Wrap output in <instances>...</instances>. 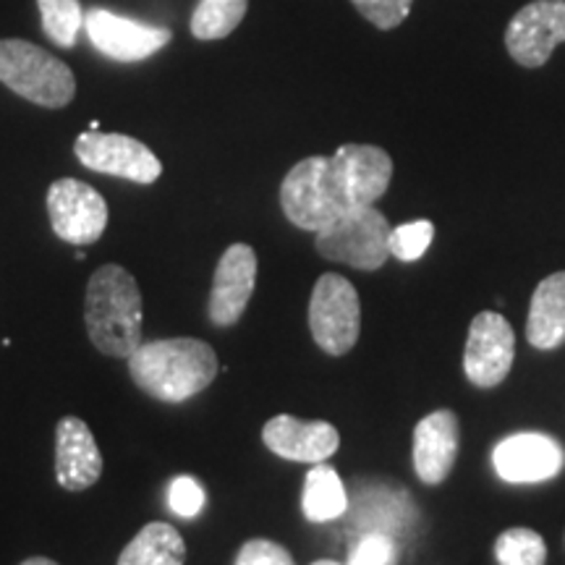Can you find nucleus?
I'll use <instances>...</instances> for the list:
<instances>
[{
  "label": "nucleus",
  "instance_id": "obj_1",
  "mask_svg": "<svg viewBox=\"0 0 565 565\" xmlns=\"http://www.w3.org/2000/svg\"><path fill=\"white\" fill-rule=\"evenodd\" d=\"M393 179L391 154L372 145H343L335 154L296 162L280 186V207L296 228L322 231L349 210L372 207Z\"/></svg>",
  "mask_w": 565,
  "mask_h": 565
},
{
  "label": "nucleus",
  "instance_id": "obj_2",
  "mask_svg": "<svg viewBox=\"0 0 565 565\" xmlns=\"http://www.w3.org/2000/svg\"><path fill=\"white\" fill-rule=\"evenodd\" d=\"M139 391L162 404H181L207 391L217 374V353L200 338H162L141 343L129 356Z\"/></svg>",
  "mask_w": 565,
  "mask_h": 565
},
{
  "label": "nucleus",
  "instance_id": "obj_3",
  "mask_svg": "<svg viewBox=\"0 0 565 565\" xmlns=\"http://www.w3.org/2000/svg\"><path fill=\"white\" fill-rule=\"evenodd\" d=\"M84 322L97 351L113 359H129L141 345V294L137 280L121 265H103L89 278L84 299Z\"/></svg>",
  "mask_w": 565,
  "mask_h": 565
},
{
  "label": "nucleus",
  "instance_id": "obj_4",
  "mask_svg": "<svg viewBox=\"0 0 565 565\" xmlns=\"http://www.w3.org/2000/svg\"><path fill=\"white\" fill-rule=\"evenodd\" d=\"M0 82L42 108H66L76 95L66 63L26 40H0Z\"/></svg>",
  "mask_w": 565,
  "mask_h": 565
},
{
  "label": "nucleus",
  "instance_id": "obj_5",
  "mask_svg": "<svg viewBox=\"0 0 565 565\" xmlns=\"http://www.w3.org/2000/svg\"><path fill=\"white\" fill-rule=\"evenodd\" d=\"M391 223L377 207H356L317 231L320 257L356 270H380L391 259Z\"/></svg>",
  "mask_w": 565,
  "mask_h": 565
},
{
  "label": "nucleus",
  "instance_id": "obj_6",
  "mask_svg": "<svg viewBox=\"0 0 565 565\" xmlns=\"http://www.w3.org/2000/svg\"><path fill=\"white\" fill-rule=\"evenodd\" d=\"M309 330L315 343L330 356H343L359 341L362 307L359 294L343 275L324 273L309 299Z\"/></svg>",
  "mask_w": 565,
  "mask_h": 565
},
{
  "label": "nucleus",
  "instance_id": "obj_7",
  "mask_svg": "<svg viewBox=\"0 0 565 565\" xmlns=\"http://www.w3.org/2000/svg\"><path fill=\"white\" fill-rule=\"evenodd\" d=\"M47 215L55 236L74 246L95 244L108 225V202L89 183L61 179L47 189Z\"/></svg>",
  "mask_w": 565,
  "mask_h": 565
},
{
  "label": "nucleus",
  "instance_id": "obj_8",
  "mask_svg": "<svg viewBox=\"0 0 565 565\" xmlns=\"http://www.w3.org/2000/svg\"><path fill=\"white\" fill-rule=\"evenodd\" d=\"M74 152L89 171L118 175L134 183H154L162 173L158 154L126 134L87 131L76 139Z\"/></svg>",
  "mask_w": 565,
  "mask_h": 565
},
{
  "label": "nucleus",
  "instance_id": "obj_9",
  "mask_svg": "<svg viewBox=\"0 0 565 565\" xmlns=\"http://www.w3.org/2000/svg\"><path fill=\"white\" fill-rule=\"evenodd\" d=\"M565 42V0H532L511 19L505 47L524 68H540Z\"/></svg>",
  "mask_w": 565,
  "mask_h": 565
},
{
  "label": "nucleus",
  "instance_id": "obj_10",
  "mask_svg": "<svg viewBox=\"0 0 565 565\" xmlns=\"http://www.w3.org/2000/svg\"><path fill=\"white\" fill-rule=\"evenodd\" d=\"M84 32L97 51L121 63L150 58L171 42V30L166 26L145 24L105 9H89L84 13Z\"/></svg>",
  "mask_w": 565,
  "mask_h": 565
},
{
  "label": "nucleus",
  "instance_id": "obj_11",
  "mask_svg": "<svg viewBox=\"0 0 565 565\" xmlns=\"http://www.w3.org/2000/svg\"><path fill=\"white\" fill-rule=\"evenodd\" d=\"M515 356L511 322L498 312H479L471 320L466 341L463 370L477 387H494L508 377Z\"/></svg>",
  "mask_w": 565,
  "mask_h": 565
},
{
  "label": "nucleus",
  "instance_id": "obj_12",
  "mask_svg": "<svg viewBox=\"0 0 565 565\" xmlns=\"http://www.w3.org/2000/svg\"><path fill=\"white\" fill-rule=\"evenodd\" d=\"M494 471L511 484H536L555 479L565 466L563 445L542 433H519L498 443Z\"/></svg>",
  "mask_w": 565,
  "mask_h": 565
},
{
  "label": "nucleus",
  "instance_id": "obj_13",
  "mask_svg": "<svg viewBox=\"0 0 565 565\" xmlns=\"http://www.w3.org/2000/svg\"><path fill=\"white\" fill-rule=\"evenodd\" d=\"M257 282V254L249 244H233L215 267L210 291V320L217 328H231L242 320Z\"/></svg>",
  "mask_w": 565,
  "mask_h": 565
},
{
  "label": "nucleus",
  "instance_id": "obj_14",
  "mask_svg": "<svg viewBox=\"0 0 565 565\" xmlns=\"http://www.w3.org/2000/svg\"><path fill=\"white\" fill-rule=\"evenodd\" d=\"M103 477V454L79 416H63L55 427V479L63 490L82 492Z\"/></svg>",
  "mask_w": 565,
  "mask_h": 565
},
{
  "label": "nucleus",
  "instance_id": "obj_15",
  "mask_svg": "<svg viewBox=\"0 0 565 565\" xmlns=\"http://www.w3.org/2000/svg\"><path fill=\"white\" fill-rule=\"evenodd\" d=\"M263 440L275 456L286 461L322 463L335 456L341 435L330 422H303L291 414H280L265 424Z\"/></svg>",
  "mask_w": 565,
  "mask_h": 565
},
{
  "label": "nucleus",
  "instance_id": "obj_16",
  "mask_svg": "<svg viewBox=\"0 0 565 565\" xmlns=\"http://www.w3.org/2000/svg\"><path fill=\"white\" fill-rule=\"evenodd\" d=\"M461 429L454 412H435L414 429V469L424 484H440L454 469Z\"/></svg>",
  "mask_w": 565,
  "mask_h": 565
},
{
  "label": "nucleus",
  "instance_id": "obj_17",
  "mask_svg": "<svg viewBox=\"0 0 565 565\" xmlns=\"http://www.w3.org/2000/svg\"><path fill=\"white\" fill-rule=\"evenodd\" d=\"M534 349H557L565 343V273L550 275L536 286L526 324Z\"/></svg>",
  "mask_w": 565,
  "mask_h": 565
},
{
  "label": "nucleus",
  "instance_id": "obj_18",
  "mask_svg": "<svg viewBox=\"0 0 565 565\" xmlns=\"http://www.w3.org/2000/svg\"><path fill=\"white\" fill-rule=\"evenodd\" d=\"M186 563V542L171 524H147L124 547L118 565H183Z\"/></svg>",
  "mask_w": 565,
  "mask_h": 565
},
{
  "label": "nucleus",
  "instance_id": "obj_19",
  "mask_svg": "<svg viewBox=\"0 0 565 565\" xmlns=\"http://www.w3.org/2000/svg\"><path fill=\"white\" fill-rule=\"evenodd\" d=\"M303 515L315 524H328V521L341 519L349 511V494L338 477L333 466H315L309 469L307 482H303V498H301Z\"/></svg>",
  "mask_w": 565,
  "mask_h": 565
},
{
  "label": "nucleus",
  "instance_id": "obj_20",
  "mask_svg": "<svg viewBox=\"0 0 565 565\" xmlns=\"http://www.w3.org/2000/svg\"><path fill=\"white\" fill-rule=\"evenodd\" d=\"M249 0H200L192 13V34L202 42L223 40L242 24Z\"/></svg>",
  "mask_w": 565,
  "mask_h": 565
},
{
  "label": "nucleus",
  "instance_id": "obj_21",
  "mask_svg": "<svg viewBox=\"0 0 565 565\" xmlns=\"http://www.w3.org/2000/svg\"><path fill=\"white\" fill-rule=\"evenodd\" d=\"M42 32L61 47H74L84 30V11L79 0H38Z\"/></svg>",
  "mask_w": 565,
  "mask_h": 565
},
{
  "label": "nucleus",
  "instance_id": "obj_22",
  "mask_svg": "<svg viewBox=\"0 0 565 565\" xmlns=\"http://www.w3.org/2000/svg\"><path fill=\"white\" fill-rule=\"evenodd\" d=\"M494 555L500 565H545L547 545L534 529H508L494 542Z\"/></svg>",
  "mask_w": 565,
  "mask_h": 565
},
{
  "label": "nucleus",
  "instance_id": "obj_23",
  "mask_svg": "<svg viewBox=\"0 0 565 565\" xmlns=\"http://www.w3.org/2000/svg\"><path fill=\"white\" fill-rule=\"evenodd\" d=\"M435 238V225L429 221L404 223L391 231V257H398L401 263H414L424 257Z\"/></svg>",
  "mask_w": 565,
  "mask_h": 565
},
{
  "label": "nucleus",
  "instance_id": "obj_24",
  "mask_svg": "<svg viewBox=\"0 0 565 565\" xmlns=\"http://www.w3.org/2000/svg\"><path fill=\"white\" fill-rule=\"evenodd\" d=\"M353 9L366 21H372L377 30H395L401 26L412 11L414 0H351Z\"/></svg>",
  "mask_w": 565,
  "mask_h": 565
},
{
  "label": "nucleus",
  "instance_id": "obj_25",
  "mask_svg": "<svg viewBox=\"0 0 565 565\" xmlns=\"http://www.w3.org/2000/svg\"><path fill=\"white\" fill-rule=\"evenodd\" d=\"M207 494H204L202 484L194 477H179L168 487V505L181 519H194L202 513Z\"/></svg>",
  "mask_w": 565,
  "mask_h": 565
},
{
  "label": "nucleus",
  "instance_id": "obj_26",
  "mask_svg": "<svg viewBox=\"0 0 565 565\" xmlns=\"http://www.w3.org/2000/svg\"><path fill=\"white\" fill-rule=\"evenodd\" d=\"M395 542L383 532H370L351 550L349 565H393Z\"/></svg>",
  "mask_w": 565,
  "mask_h": 565
},
{
  "label": "nucleus",
  "instance_id": "obj_27",
  "mask_svg": "<svg viewBox=\"0 0 565 565\" xmlns=\"http://www.w3.org/2000/svg\"><path fill=\"white\" fill-rule=\"evenodd\" d=\"M236 565H294V557L278 542L249 540L238 550Z\"/></svg>",
  "mask_w": 565,
  "mask_h": 565
},
{
  "label": "nucleus",
  "instance_id": "obj_28",
  "mask_svg": "<svg viewBox=\"0 0 565 565\" xmlns=\"http://www.w3.org/2000/svg\"><path fill=\"white\" fill-rule=\"evenodd\" d=\"M21 565H58L51 557H30V561H24Z\"/></svg>",
  "mask_w": 565,
  "mask_h": 565
},
{
  "label": "nucleus",
  "instance_id": "obj_29",
  "mask_svg": "<svg viewBox=\"0 0 565 565\" xmlns=\"http://www.w3.org/2000/svg\"><path fill=\"white\" fill-rule=\"evenodd\" d=\"M312 565H338V563H333V561H317V563H312Z\"/></svg>",
  "mask_w": 565,
  "mask_h": 565
}]
</instances>
